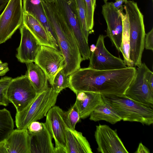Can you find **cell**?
<instances>
[{"instance_id":"cell-5","label":"cell","mask_w":153,"mask_h":153,"mask_svg":"<svg viewBox=\"0 0 153 153\" xmlns=\"http://www.w3.org/2000/svg\"><path fill=\"white\" fill-rule=\"evenodd\" d=\"M59 94L49 86L46 90L37 94L24 110L16 112L15 123L17 128L27 129L31 123L46 116L49 110L55 105Z\"/></svg>"},{"instance_id":"cell-21","label":"cell","mask_w":153,"mask_h":153,"mask_svg":"<svg viewBox=\"0 0 153 153\" xmlns=\"http://www.w3.org/2000/svg\"><path fill=\"white\" fill-rule=\"evenodd\" d=\"M23 24L30 31L42 45L56 49L41 23L33 16L24 13Z\"/></svg>"},{"instance_id":"cell-28","label":"cell","mask_w":153,"mask_h":153,"mask_svg":"<svg viewBox=\"0 0 153 153\" xmlns=\"http://www.w3.org/2000/svg\"><path fill=\"white\" fill-rule=\"evenodd\" d=\"M69 76L65 74L63 69L61 70L56 76L51 85L53 91L59 94L63 89L68 88Z\"/></svg>"},{"instance_id":"cell-2","label":"cell","mask_w":153,"mask_h":153,"mask_svg":"<svg viewBox=\"0 0 153 153\" xmlns=\"http://www.w3.org/2000/svg\"><path fill=\"white\" fill-rule=\"evenodd\" d=\"M42 3L64 58V72L70 76L80 68L81 63L83 61L77 41L55 1L50 3L42 0Z\"/></svg>"},{"instance_id":"cell-17","label":"cell","mask_w":153,"mask_h":153,"mask_svg":"<svg viewBox=\"0 0 153 153\" xmlns=\"http://www.w3.org/2000/svg\"><path fill=\"white\" fill-rule=\"evenodd\" d=\"M28 133L30 153H55L53 138L45 123L41 131Z\"/></svg>"},{"instance_id":"cell-6","label":"cell","mask_w":153,"mask_h":153,"mask_svg":"<svg viewBox=\"0 0 153 153\" xmlns=\"http://www.w3.org/2000/svg\"><path fill=\"white\" fill-rule=\"evenodd\" d=\"M55 2L75 36L83 60L88 59L91 52L82 31L74 0H55Z\"/></svg>"},{"instance_id":"cell-40","label":"cell","mask_w":153,"mask_h":153,"mask_svg":"<svg viewBox=\"0 0 153 153\" xmlns=\"http://www.w3.org/2000/svg\"><path fill=\"white\" fill-rule=\"evenodd\" d=\"M45 1L49 2H52L55 1V0H45Z\"/></svg>"},{"instance_id":"cell-30","label":"cell","mask_w":153,"mask_h":153,"mask_svg":"<svg viewBox=\"0 0 153 153\" xmlns=\"http://www.w3.org/2000/svg\"><path fill=\"white\" fill-rule=\"evenodd\" d=\"M12 78L6 76L0 79V105L7 106L10 102L7 96L6 93L8 85Z\"/></svg>"},{"instance_id":"cell-33","label":"cell","mask_w":153,"mask_h":153,"mask_svg":"<svg viewBox=\"0 0 153 153\" xmlns=\"http://www.w3.org/2000/svg\"><path fill=\"white\" fill-rule=\"evenodd\" d=\"M146 78L151 91L153 92V73L149 69L146 72Z\"/></svg>"},{"instance_id":"cell-15","label":"cell","mask_w":153,"mask_h":153,"mask_svg":"<svg viewBox=\"0 0 153 153\" xmlns=\"http://www.w3.org/2000/svg\"><path fill=\"white\" fill-rule=\"evenodd\" d=\"M19 29L21 38L16 57L22 63L34 62L42 45L24 24Z\"/></svg>"},{"instance_id":"cell-41","label":"cell","mask_w":153,"mask_h":153,"mask_svg":"<svg viewBox=\"0 0 153 153\" xmlns=\"http://www.w3.org/2000/svg\"><path fill=\"white\" fill-rule=\"evenodd\" d=\"M108 0H103V1H104L105 3L107 2Z\"/></svg>"},{"instance_id":"cell-27","label":"cell","mask_w":153,"mask_h":153,"mask_svg":"<svg viewBox=\"0 0 153 153\" xmlns=\"http://www.w3.org/2000/svg\"><path fill=\"white\" fill-rule=\"evenodd\" d=\"M65 118L68 127L75 129L76 125L80 120L79 110L75 103L66 111H65Z\"/></svg>"},{"instance_id":"cell-18","label":"cell","mask_w":153,"mask_h":153,"mask_svg":"<svg viewBox=\"0 0 153 153\" xmlns=\"http://www.w3.org/2000/svg\"><path fill=\"white\" fill-rule=\"evenodd\" d=\"M76 95L75 103L78 108L81 119H84L89 116L98 106L105 103L102 95L99 93L81 92Z\"/></svg>"},{"instance_id":"cell-42","label":"cell","mask_w":153,"mask_h":153,"mask_svg":"<svg viewBox=\"0 0 153 153\" xmlns=\"http://www.w3.org/2000/svg\"><path fill=\"white\" fill-rule=\"evenodd\" d=\"M2 63V62L1 60H0V63Z\"/></svg>"},{"instance_id":"cell-35","label":"cell","mask_w":153,"mask_h":153,"mask_svg":"<svg viewBox=\"0 0 153 153\" xmlns=\"http://www.w3.org/2000/svg\"><path fill=\"white\" fill-rule=\"evenodd\" d=\"M135 153H150L149 149L143 144L141 142L140 143L138 146Z\"/></svg>"},{"instance_id":"cell-16","label":"cell","mask_w":153,"mask_h":153,"mask_svg":"<svg viewBox=\"0 0 153 153\" xmlns=\"http://www.w3.org/2000/svg\"><path fill=\"white\" fill-rule=\"evenodd\" d=\"M42 0H22L24 13L30 14L41 23L56 49L60 50L55 32L46 15Z\"/></svg>"},{"instance_id":"cell-12","label":"cell","mask_w":153,"mask_h":153,"mask_svg":"<svg viewBox=\"0 0 153 153\" xmlns=\"http://www.w3.org/2000/svg\"><path fill=\"white\" fill-rule=\"evenodd\" d=\"M149 69L144 63L136 69L135 75L124 95L137 102L153 105V92L146 80V75Z\"/></svg>"},{"instance_id":"cell-8","label":"cell","mask_w":153,"mask_h":153,"mask_svg":"<svg viewBox=\"0 0 153 153\" xmlns=\"http://www.w3.org/2000/svg\"><path fill=\"white\" fill-rule=\"evenodd\" d=\"M37 94L28 77L25 75L12 79L7 90L6 96L18 113L24 110Z\"/></svg>"},{"instance_id":"cell-29","label":"cell","mask_w":153,"mask_h":153,"mask_svg":"<svg viewBox=\"0 0 153 153\" xmlns=\"http://www.w3.org/2000/svg\"><path fill=\"white\" fill-rule=\"evenodd\" d=\"M86 10V21L88 28L90 31L94 26V14L96 7V0H83Z\"/></svg>"},{"instance_id":"cell-3","label":"cell","mask_w":153,"mask_h":153,"mask_svg":"<svg viewBox=\"0 0 153 153\" xmlns=\"http://www.w3.org/2000/svg\"><path fill=\"white\" fill-rule=\"evenodd\" d=\"M105 103L123 121L136 122L150 125L153 123V105L140 103L124 94L102 95Z\"/></svg>"},{"instance_id":"cell-34","label":"cell","mask_w":153,"mask_h":153,"mask_svg":"<svg viewBox=\"0 0 153 153\" xmlns=\"http://www.w3.org/2000/svg\"><path fill=\"white\" fill-rule=\"evenodd\" d=\"M9 70L7 63L5 62L0 63V76L5 75Z\"/></svg>"},{"instance_id":"cell-13","label":"cell","mask_w":153,"mask_h":153,"mask_svg":"<svg viewBox=\"0 0 153 153\" xmlns=\"http://www.w3.org/2000/svg\"><path fill=\"white\" fill-rule=\"evenodd\" d=\"M94 137L98 146L97 151L102 153H128L119 137L117 130L108 126H96Z\"/></svg>"},{"instance_id":"cell-43","label":"cell","mask_w":153,"mask_h":153,"mask_svg":"<svg viewBox=\"0 0 153 153\" xmlns=\"http://www.w3.org/2000/svg\"><path fill=\"white\" fill-rule=\"evenodd\" d=\"M152 0L153 1V0Z\"/></svg>"},{"instance_id":"cell-36","label":"cell","mask_w":153,"mask_h":153,"mask_svg":"<svg viewBox=\"0 0 153 153\" xmlns=\"http://www.w3.org/2000/svg\"><path fill=\"white\" fill-rule=\"evenodd\" d=\"M127 0H115V1L113 2L114 6L118 10L123 9V4Z\"/></svg>"},{"instance_id":"cell-32","label":"cell","mask_w":153,"mask_h":153,"mask_svg":"<svg viewBox=\"0 0 153 153\" xmlns=\"http://www.w3.org/2000/svg\"><path fill=\"white\" fill-rule=\"evenodd\" d=\"M44 123L37 121L31 123L28 126L27 129L28 132L35 133L41 131L43 128Z\"/></svg>"},{"instance_id":"cell-26","label":"cell","mask_w":153,"mask_h":153,"mask_svg":"<svg viewBox=\"0 0 153 153\" xmlns=\"http://www.w3.org/2000/svg\"><path fill=\"white\" fill-rule=\"evenodd\" d=\"M76 10L80 21L84 35L88 42V37L90 33L87 24L86 10L83 0H74Z\"/></svg>"},{"instance_id":"cell-23","label":"cell","mask_w":153,"mask_h":153,"mask_svg":"<svg viewBox=\"0 0 153 153\" xmlns=\"http://www.w3.org/2000/svg\"><path fill=\"white\" fill-rule=\"evenodd\" d=\"M89 119L95 122L104 120L111 124L122 120L120 115L105 103L99 105L93 111Z\"/></svg>"},{"instance_id":"cell-38","label":"cell","mask_w":153,"mask_h":153,"mask_svg":"<svg viewBox=\"0 0 153 153\" xmlns=\"http://www.w3.org/2000/svg\"><path fill=\"white\" fill-rule=\"evenodd\" d=\"M9 0H0V12L7 4Z\"/></svg>"},{"instance_id":"cell-10","label":"cell","mask_w":153,"mask_h":153,"mask_svg":"<svg viewBox=\"0 0 153 153\" xmlns=\"http://www.w3.org/2000/svg\"><path fill=\"white\" fill-rule=\"evenodd\" d=\"M45 72L51 85L57 74L65 68L64 59L59 50L41 45L34 62Z\"/></svg>"},{"instance_id":"cell-39","label":"cell","mask_w":153,"mask_h":153,"mask_svg":"<svg viewBox=\"0 0 153 153\" xmlns=\"http://www.w3.org/2000/svg\"><path fill=\"white\" fill-rule=\"evenodd\" d=\"M95 46L94 45H92L91 46V48H90L91 52L93 51L95 49Z\"/></svg>"},{"instance_id":"cell-4","label":"cell","mask_w":153,"mask_h":153,"mask_svg":"<svg viewBox=\"0 0 153 153\" xmlns=\"http://www.w3.org/2000/svg\"><path fill=\"white\" fill-rule=\"evenodd\" d=\"M124 4L129 25L130 59L134 66L139 67L142 63L146 34L143 16L134 1L127 0Z\"/></svg>"},{"instance_id":"cell-25","label":"cell","mask_w":153,"mask_h":153,"mask_svg":"<svg viewBox=\"0 0 153 153\" xmlns=\"http://www.w3.org/2000/svg\"><path fill=\"white\" fill-rule=\"evenodd\" d=\"M14 122L10 111L0 109V143L4 141L14 129Z\"/></svg>"},{"instance_id":"cell-19","label":"cell","mask_w":153,"mask_h":153,"mask_svg":"<svg viewBox=\"0 0 153 153\" xmlns=\"http://www.w3.org/2000/svg\"><path fill=\"white\" fill-rule=\"evenodd\" d=\"M5 144L8 153H30L27 129H13Z\"/></svg>"},{"instance_id":"cell-37","label":"cell","mask_w":153,"mask_h":153,"mask_svg":"<svg viewBox=\"0 0 153 153\" xmlns=\"http://www.w3.org/2000/svg\"><path fill=\"white\" fill-rule=\"evenodd\" d=\"M0 153H8L5 145V141L0 143Z\"/></svg>"},{"instance_id":"cell-11","label":"cell","mask_w":153,"mask_h":153,"mask_svg":"<svg viewBox=\"0 0 153 153\" xmlns=\"http://www.w3.org/2000/svg\"><path fill=\"white\" fill-rule=\"evenodd\" d=\"M106 36L100 35L94 50L91 52L89 59V68L97 70L120 69L127 67L123 60L111 54L104 44Z\"/></svg>"},{"instance_id":"cell-7","label":"cell","mask_w":153,"mask_h":153,"mask_svg":"<svg viewBox=\"0 0 153 153\" xmlns=\"http://www.w3.org/2000/svg\"><path fill=\"white\" fill-rule=\"evenodd\" d=\"M22 0H9L0 15V44L11 38L23 24Z\"/></svg>"},{"instance_id":"cell-1","label":"cell","mask_w":153,"mask_h":153,"mask_svg":"<svg viewBox=\"0 0 153 153\" xmlns=\"http://www.w3.org/2000/svg\"><path fill=\"white\" fill-rule=\"evenodd\" d=\"M136 71L134 67L105 70L80 68L69 76L68 88L76 94L81 92L124 94Z\"/></svg>"},{"instance_id":"cell-31","label":"cell","mask_w":153,"mask_h":153,"mask_svg":"<svg viewBox=\"0 0 153 153\" xmlns=\"http://www.w3.org/2000/svg\"><path fill=\"white\" fill-rule=\"evenodd\" d=\"M144 48L146 50L153 51V28L146 34Z\"/></svg>"},{"instance_id":"cell-14","label":"cell","mask_w":153,"mask_h":153,"mask_svg":"<svg viewBox=\"0 0 153 153\" xmlns=\"http://www.w3.org/2000/svg\"><path fill=\"white\" fill-rule=\"evenodd\" d=\"M102 13L107 24L106 36L120 52L123 30L122 16L112 2H105L102 6Z\"/></svg>"},{"instance_id":"cell-9","label":"cell","mask_w":153,"mask_h":153,"mask_svg":"<svg viewBox=\"0 0 153 153\" xmlns=\"http://www.w3.org/2000/svg\"><path fill=\"white\" fill-rule=\"evenodd\" d=\"M65 111L54 105L48 111L45 124L55 143V153H66V127Z\"/></svg>"},{"instance_id":"cell-24","label":"cell","mask_w":153,"mask_h":153,"mask_svg":"<svg viewBox=\"0 0 153 153\" xmlns=\"http://www.w3.org/2000/svg\"><path fill=\"white\" fill-rule=\"evenodd\" d=\"M123 10H118L122 19L123 30L120 52L122 53L124 62L128 67H133L134 65L130 59L129 25L127 16L123 12Z\"/></svg>"},{"instance_id":"cell-20","label":"cell","mask_w":153,"mask_h":153,"mask_svg":"<svg viewBox=\"0 0 153 153\" xmlns=\"http://www.w3.org/2000/svg\"><path fill=\"white\" fill-rule=\"evenodd\" d=\"M66 153H93L90 144L82 132L66 127Z\"/></svg>"},{"instance_id":"cell-22","label":"cell","mask_w":153,"mask_h":153,"mask_svg":"<svg viewBox=\"0 0 153 153\" xmlns=\"http://www.w3.org/2000/svg\"><path fill=\"white\" fill-rule=\"evenodd\" d=\"M27 70L25 75L30 80L37 94L48 87L47 76L43 70L37 64L33 62L26 63Z\"/></svg>"}]
</instances>
